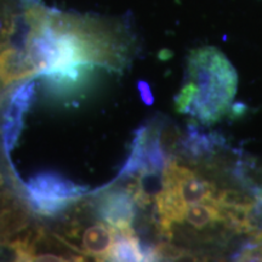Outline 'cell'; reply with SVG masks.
Masks as SVG:
<instances>
[{
  "instance_id": "1",
  "label": "cell",
  "mask_w": 262,
  "mask_h": 262,
  "mask_svg": "<svg viewBox=\"0 0 262 262\" xmlns=\"http://www.w3.org/2000/svg\"><path fill=\"white\" fill-rule=\"evenodd\" d=\"M25 48L41 74L95 64L120 71L130 40L122 24L49 9L37 0L26 5Z\"/></svg>"
},
{
  "instance_id": "2",
  "label": "cell",
  "mask_w": 262,
  "mask_h": 262,
  "mask_svg": "<svg viewBox=\"0 0 262 262\" xmlns=\"http://www.w3.org/2000/svg\"><path fill=\"white\" fill-rule=\"evenodd\" d=\"M188 75L196 86L188 113L203 124L217 122L237 93L238 75L233 66L215 48H202L191 54Z\"/></svg>"
},
{
  "instance_id": "3",
  "label": "cell",
  "mask_w": 262,
  "mask_h": 262,
  "mask_svg": "<svg viewBox=\"0 0 262 262\" xmlns=\"http://www.w3.org/2000/svg\"><path fill=\"white\" fill-rule=\"evenodd\" d=\"M25 189L33 210L44 216L58 214L88 192V187L56 172L37 173L26 183Z\"/></svg>"
},
{
  "instance_id": "4",
  "label": "cell",
  "mask_w": 262,
  "mask_h": 262,
  "mask_svg": "<svg viewBox=\"0 0 262 262\" xmlns=\"http://www.w3.org/2000/svg\"><path fill=\"white\" fill-rule=\"evenodd\" d=\"M166 164L160 130L157 126H142L135 133L133 149L119 176L134 178L140 173H162Z\"/></svg>"
},
{
  "instance_id": "5",
  "label": "cell",
  "mask_w": 262,
  "mask_h": 262,
  "mask_svg": "<svg viewBox=\"0 0 262 262\" xmlns=\"http://www.w3.org/2000/svg\"><path fill=\"white\" fill-rule=\"evenodd\" d=\"M136 201L129 187L106 189L95 202V210L100 220L122 229L133 227Z\"/></svg>"
},
{
  "instance_id": "6",
  "label": "cell",
  "mask_w": 262,
  "mask_h": 262,
  "mask_svg": "<svg viewBox=\"0 0 262 262\" xmlns=\"http://www.w3.org/2000/svg\"><path fill=\"white\" fill-rule=\"evenodd\" d=\"M35 85L37 84L34 80H29L19 85L10 100L5 113L4 125H3V141L8 153L11 152L16 146V142L24 129V117L34 100Z\"/></svg>"
},
{
  "instance_id": "7",
  "label": "cell",
  "mask_w": 262,
  "mask_h": 262,
  "mask_svg": "<svg viewBox=\"0 0 262 262\" xmlns=\"http://www.w3.org/2000/svg\"><path fill=\"white\" fill-rule=\"evenodd\" d=\"M38 66L24 48L6 44L0 48V90L14 83L39 75Z\"/></svg>"
},
{
  "instance_id": "8",
  "label": "cell",
  "mask_w": 262,
  "mask_h": 262,
  "mask_svg": "<svg viewBox=\"0 0 262 262\" xmlns=\"http://www.w3.org/2000/svg\"><path fill=\"white\" fill-rule=\"evenodd\" d=\"M114 241L116 228L106 222H96L84 231L78 251L97 261H111Z\"/></svg>"
},
{
  "instance_id": "9",
  "label": "cell",
  "mask_w": 262,
  "mask_h": 262,
  "mask_svg": "<svg viewBox=\"0 0 262 262\" xmlns=\"http://www.w3.org/2000/svg\"><path fill=\"white\" fill-rule=\"evenodd\" d=\"M111 261H145L141 242L133 227L116 228V241Z\"/></svg>"
},
{
  "instance_id": "10",
  "label": "cell",
  "mask_w": 262,
  "mask_h": 262,
  "mask_svg": "<svg viewBox=\"0 0 262 262\" xmlns=\"http://www.w3.org/2000/svg\"><path fill=\"white\" fill-rule=\"evenodd\" d=\"M34 237L31 233L18 238H0V261H33Z\"/></svg>"
},
{
  "instance_id": "11",
  "label": "cell",
  "mask_w": 262,
  "mask_h": 262,
  "mask_svg": "<svg viewBox=\"0 0 262 262\" xmlns=\"http://www.w3.org/2000/svg\"><path fill=\"white\" fill-rule=\"evenodd\" d=\"M139 89L141 91V97H142V100L145 101L147 104H152L153 96H152V93H150V89H149L148 85H147L145 81H140Z\"/></svg>"
},
{
  "instance_id": "12",
  "label": "cell",
  "mask_w": 262,
  "mask_h": 262,
  "mask_svg": "<svg viewBox=\"0 0 262 262\" xmlns=\"http://www.w3.org/2000/svg\"><path fill=\"white\" fill-rule=\"evenodd\" d=\"M3 183H4V179H3V175H2V173H0V186H2Z\"/></svg>"
}]
</instances>
